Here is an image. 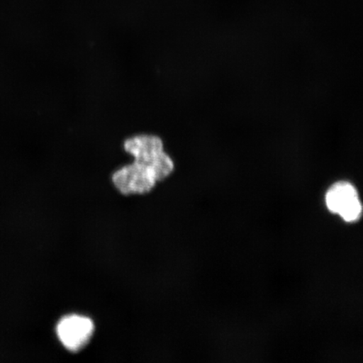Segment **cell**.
Here are the masks:
<instances>
[{
	"instance_id": "cell-1",
	"label": "cell",
	"mask_w": 363,
	"mask_h": 363,
	"mask_svg": "<svg viewBox=\"0 0 363 363\" xmlns=\"http://www.w3.org/2000/svg\"><path fill=\"white\" fill-rule=\"evenodd\" d=\"M127 154L153 172L158 181L165 179L174 170V162L165 152L160 136L140 134L130 136L123 143Z\"/></svg>"
},
{
	"instance_id": "cell-3",
	"label": "cell",
	"mask_w": 363,
	"mask_h": 363,
	"mask_svg": "<svg viewBox=\"0 0 363 363\" xmlns=\"http://www.w3.org/2000/svg\"><path fill=\"white\" fill-rule=\"evenodd\" d=\"M112 182L121 194L129 195L151 191L157 180L148 167L133 161L113 172Z\"/></svg>"
},
{
	"instance_id": "cell-4",
	"label": "cell",
	"mask_w": 363,
	"mask_h": 363,
	"mask_svg": "<svg viewBox=\"0 0 363 363\" xmlns=\"http://www.w3.org/2000/svg\"><path fill=\"white\" fill-rule=\"evenodd\" d=\"M94 330V322L89 318L76 315L63 318L57 326L59 340L71 352L83 349L92 337Z\"/></svg>"
},
{
	"instance_id": "cell-2",
	"label": "cell",
	"mask_w": 363,
	"mask_h": 363,
	"mask_svg": "<svg viewBox=\"0 0 363 363\" xmlns=\"http://www.w3.org/2000/svg\"><path fill=\"white\" fill-rule=\"evenodd\" d=\"M325 204L333 214L338 215L346 222L360 219L362 206L357 189L348 182H338L325 194Z\"/></svg>"
}]
</instances>
